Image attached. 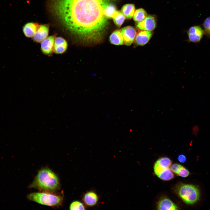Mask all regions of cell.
I'll use <instances>...</instances> for the list:
<instances>
[{"mask_svg": "<svg viewBox=\"0 0 210 210\" xmlns=\"http://www.w3.org/2000/svg\"><path fill=\"white\" fill-rule=\"evenodd\" d=\"M112 0H52L51 8L60 24L84 43L102 40L107 29L106 7Z\"/></svg>", "mask_w": 210, "mask_h": 210, "instance_id": "cell-1", "label": "cell"}, {"mask_svg": "<svg viewBox=\"0 0 210 210\" xmlns=\"http://www.w3.org/2000/svg\"><path fill=\"white\" fill-rule=\"evenodd\" d=\"M59 180L57 175L47 167L41 169L29 187L41 190L55 191L60 187Z\"/></svg>", "mask_w": 210, "mask_h": 210, "instance_id": "cell-2", "label": "cell"}, {"mask_svg": "<svg viewBox=\"0 0 210 210\" xmlns=\"http://www.w3.org/2000/svg\"><path fill=\"white\" fill-rule=\"evenodd\" d=\"M176 190L180 197L187 204H193L200 199L199 190L194 185L182 184L177 187Z\"/></svg>", "mask_w": 210, "mask_h": 210, "instance_id": "cell-3", "label": "cell"}, {"mask_svg": "<svg viewBox=\"0 0 210 210\" xmlns=\"http://www.w3.org/2000/svg\"><path fill=\"white\" fill-rule=\"evenodd\" d=\"M29 200L41 204L55 206L62 203L63 197L60 196L44 192H34L27 195Z\"/></svg>", "mask_w": 210, "mask_h": 210, "instance_id": "cell-4", "label": "cell"}, {"mask_svg": "<svg viewBox=\"0 0 210 210\" xmlns=\"http://www.w3.org/2000/svg\"><path fill=\"white\" fill-rule=\"evenodd\" d=\"M189 42L197 43L200 42L204 35V30L199 25L192 26L187 31Z\"/></svg>", "mask_w": 210, "mask_h": 210, "instance_id": "cell-5", "label": "cell"}, {"mask_svg": "<svg viewBox=\"0 0 210 210\" xmlns=\"http://www.w3.org/2000/svg\"><path fill=\"white\" fill-rule=\"evenodd\" d=\"M123 36L124 44L127 46L131 45L134 41L137 34L135 29L132 26H127L121 30Z\"/></svg>", "mask_w": 210, "mask_h": 210, "instance_id": "cell-6", "label": "cell"}, {"mask_svg": "<svg viewBox=\"0 0 210 210\" xmlns=\"http://www.w3.org/2000/svg\"><path fill=\"white\" fill-rule=\"evenodd\" d=\"M156 23L154 17L149 15L142 21L138 22L136 27L141 30L151 31L156 28Z\"/></svg>", "mask_w": 210, "mask_h": 210, "instance_id": "cell-7", "label": "cell"}, {"mask_svg": "<svg viewBox=\"0 0 210 210\" xmlns=\"http://www.w3.org/2000/svg\"><path fill=\"white\" fill-rule=\"evenodd\" d=\"M153 33L151 31H141L136 34L134 44L136 46H143L146 44L150 40Z\"/></svg>", "mask_w": 210, "mask_h": 210, "instance_id": "cell-8", "label": "cell"}, {"mask_svg": "<svg viewBox=\"0 0 210 210\" xmlns=\"http://www.w3.org/2000/svg\"><path fill=\"white\" fill-rule=\"evenodd\" d=\"M49 27L47 24L40 25L32 37L36 42L40 43L47 38L49 33Z\"/></svg>", "mask_w": 210, "mask_h": 210, "instance_id": "cell-9", "label": "cell"}, {"mask_svg": "<svg viewBox=\"0 0 210 210\" xmlns=\"http://www.w3.org/2000/svg\"><path fill=\"white\" fill-rule=\"evenodd\" d=\"M54 36L48 37L41 42V49L44 54H51L53 50V46L55 40Z\"/></svg>", "mask_w": 210, "mask_h": 210, "instance_id": "cell-10", "label": "cell"}, {"mask_svg": "<svg viewBox=\"0 0 210 210\" xmlns=\"http://www.w3.org/2000/svg\"><path fill=\"white\" fill-rule=\"evenodd\" d=\"M68 44L66 41L63 38L58 37L55 38L53 50L56 54H62L66 50Z\"/></svg>", "mask_w": 210, "mask_h": 210, "instance_id": "cell-11", "label": "cell"}, {"mask_svg": "<svg viewBox=\"0 0 210 210\" xmlns=\"http://www.w3.org/2000/svg\"><path fill=\"white\" fill-rule=\"evenodd\" d=\"M158 210H177L178 207L170 199L164 198L158 202L157 206Z\"/></svg>", "mask_w": 210, "mask_h": 210, "instance_id": "cell-12", "label": "cell"}, {"mask_svg": "<svg viewBox=\"0 0 210 210\" xmlns=\"http://www.w3.org/2000/svg\"><path fill=\"white\" fill-rule=\"evenodd\" d=\"M39 26L37 23L29 22L26 24L23 27L24 34L26 37H32Z\"/></svg>", "mask_w": 210, "mask_h": 210, "instance_id": "cell-13", "label": "cell"}, {"mask_svg": "<svg viewBox=\"0 0 210 210\" xmlns=\"http://www.w3.org/2000/svg\"><path fill=\"white\" fill-rule=\"evenodd\" d=\"M110 42L116 45H122L124 44L123 36L120 30H116L111 34L109 37Z\"/></svg>", "mask_w": 210, "mask_h": 210, "instance_id": "cell-14", "label": "cell"}, {"mask_svg": "<svg viewBox=\"0 0 210 210\" xmlns=\"http://www.w3.org/2000/svg\"><path fill=\"white\" fill-rule=\"evenodd\" d=\"M85 203L87 206H92L95 205L98 201V197L94 192H89L86 193L83 197Z\"/></svg>", "mask_w": 210, "mask_h": 210, "instance_id": "cell-15", "label": "cell"}, {"mask_svg": "<svg viewBox=\"0 0 210 210\" xmlns=\"http://www.w3.org/2000/svg\"><path fill=\"white\" fill-rule=\"evenodd\" d=\"M135 10V7L134 4H127L123 6L121 9V11L125 18L128 19H130L133 16Z\"/></svg>", "mask_w": 210, "mask_h": 210, "instance_id": "cell-16", "label": "cell"}, {"mask_svg": "<svg viewBox=\"0 0 210 210\" xmlns=\"http://www.w3.org/2000/svg\"><path fill=\"white\" fill-rule=\"evenodd\" d=\"M133 16L134 20L139 22L144 19L147 16V14L144 9L139 8L135 11Z\"/></svg>", "mask_w": 210, "mask_h": 210, "instance_id": "cell-17", "label": "cell"}, {"mask_svg": "<svg viewBox=\"0 0 210 210\" xmlns=\"http://www.w3.org/2000/svg\"><path fill=\"white\" fill-rule=\"evenodd\" d=\"M112 18L114 23L120 27L124 22L125 17L122 11L119 10L116 12Z\"/></svg>", "mask_w": 210, "mask_h": 210, "instance_id": "cell-18", "label": "cell"}, {"mask_svg": "<svg viewBox=\"0 0 210 210\" xmlns=\"http://www.w3.org/2000/svg\"><path fill=\"white\" fill-rule=\"evenodd\" d=\"M162 180L168 181L174 177V175L172 171L169 168L164 170L158 176Z\"/></svg>", "mask_w": 210, "mask_h": 210, "instance_id": "cell-19", "label": "cell"}, {"mask_svg": "<svg viewBox=\"0 0 210 210\" xmlns=\"http://www.w3.org/2000/svg\"><path fill=\"white\" fill-rule=\"evenodd\" d=\"M116 11L115 6L111 3L108 4L105 8V15L108 19L112 18Z\"/></svg>", "mask_w": 210, "mask_h": 210, "instance_id": "cell-20", "label": "cell"}, {"mask_svg": "<svg viewBox=\"0 0 210 210\" xmlns=\"http://www.w3.org/2000/svg\"><path fill=\"white\" fill-rule=\"evenodd\" d=\"M156 162L161 167L165 168H169L171 165L172 162L169 158L162 157L158 160Z\"/></svg>", "mask_w": 210, "mask_h": 210, "instance_id": "cell-21", "label": "cell"}, {"mask_svg": "<svg viewBox=\"0 0 210 210\" xmlns=\"http://www.w3.org/2000/svg\"><path fill=\"white\" fill-rule=\"evenodd\" d=\"M202 25L204 35L207 37L210 38V17L206 18Z\"/></svg>", "mask_w": 210, "mask_h": 210, "instance_id": "cell-22", "label": "cell"}, {"mask_svg": "<svg viewBox=\"0 0 210 210\" xmlns=\"http://www.w3.org/2000/svg\"><path fill=\"white\" fill-rule=\"evenodd\" d=\"M70 210H85V206L83 204L78 201H74L73 202L70 206Z\"/></svg>", "mask_w": 210, "mask_h": 210, "instance_id": "cell-23", "label": "cell"}, {"mask_svg": "<svg viewBox=\"0 0 210 210\" xmlns=\"http://www.w3.org/2000/svg\"><path fill=\"white\" fill-rule=\"evenodd\" d=\"M189 174L190 172L188 170L182 166L177 174L183 177H186Z\"/></svg>", "mask_w": 210, "mask_h": 210, "instance_id": "cell-24", "label": "cell"}, {"mask_svg": "<svg viewBox=\"0 0 210 210\" xmlns=\"http://www.w3.org/2000/svg\"><path fill=\"white\" fill-rule=\"evenodd\" d=\"M182 166L180 164L174 163L170 166V169L173 172L177 174Z\"/></svg>", "mask_w": 210, "mask_h": 210, "instance_id": "cell-25", "label": "cell"}, {"mask_svg": "<svg viewBox=\"0 0 210 210\" xmlns=\"http://www.w3.org/2000/svg\"><path fill=\"white\" fill-rule=\"evenodd\" d=\"M177 159L178 161L182 163L186 162L187 160L186 156L183 154L179 155L178 156Z\"/></svg>", "mask_w": 210, "mask_h": 210, "instance_id": "cell-26", "label": "cell"}]
</instances>
